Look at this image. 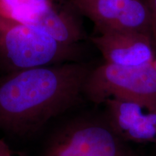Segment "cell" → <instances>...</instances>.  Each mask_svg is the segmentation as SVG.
Listing matches in <instances>:
<instances>
[{
  "instance_id": "6da1fadb",
  "label": "cell",
  "mask_w": 156,
  "mask_h": 156,
  "mask_svg": "<svg viewBox=\"0 0 156 156\" xmlns=\"http://www.w3.org/2000/svg\"><path fill=\"white\" fill-rule=\"evenodd\" d=\"M92 68L75 62L5 74L0 77V131L20 137L37 133L80 102Z\"/></svg>"
},
{
  "instance_id": "7a4b0ae2",
  "label": "cell",
  "mask_w": 156,
  "mask_h": 156,
  "mask_svg": "<svg viewBox=\"0 0 156 156\" xmlns=\"http://www.w3.org/2000/svg\"><path fill=\"white\" fill-rule=\"evenodd\" d=\"M79 45L63 44L44 30L0 15V69L5 74L80 62Z\"/></svg>"
},
{
  "instance_id": "3957f363",
  "label": "cell",
  "mask_w": 156,
  "mask_h": 156,
  "mask_svg": "<svg viewBox=\"0 0 156 156\" xmlns=\"http://www.w3.org/2000/svg\"><path fill=\"white\" fill-rule=\"evenodd\" d=\"M42 156H140L114 132L103 115L72 119L56 128Z\"/></svg>"
},
{
  "instance_id": "277c9868",
  "label": "cell",
  "mask_w": 156,
  "mask_h": 156,
  "mask_svg": "<svg viewBox=\"0 0 156 156\" xmlns=\"http://www.w3.org/2000/svg\"><path fill=\"white\" fill-rule=\"evenodd\" d=\"M84 98L97 105L115 98L156 112V72L152 62L140 66L104 63L91 69L84 87Z\"/></svg>"
},
{
  "instance_id": "5b68a950",
  "label": "cell",
  "mask_w": 156,
  "mask_h": 156,
  "mask_svg": "<svg viewBox=\"0 0 156 156\" xmlns=\"http://www.w3.org/2000/svg\"><path fill=\"white\" fill-rule=\"evenodd\" d=\"M69 2L78 12L94 23L99 33L136 31L151 36L145 0H73Z\"/></svg>"
},
{
  "instance_id": "8992f818",
  "label": "cell",
  "mask_w": 156,
  "mask_h": 156,
  "mask_svg": "<svg viewBox=\"0 0 156 156\" xmlns=\"http://www.w3.org/2000/svg\"><path fill=\"white\" fill-rule=\"evenodd\" d=\"M103 116L117 135L126 142L156 145V112L137 103L107 99Z\"/></svg>"
},
{
  "instance_id": "52a82bcc",
  "label": "cell",
  "mask_w": 156,
  "mask_h": 156,
  "mask_svg": "<svg viewBox=\"0 0 156 156\" xmlns=\"http://www.w3.org/2000/svg\"><path fill=\"white\" fill-rule=\"evenodd\" d=\"M106 63L119 66H140L155 58L151 36L136 31L108 30L90 38Z\"/></svg>"
},
{
  "instance_id": "ba28073f",
  "label": "cell",
  "mask_w": 156,
  "mask_h": 156,
  "mask_svg": "<svg viewBox=\"0 0 156 156\" xmlns=\"http://www.w3.org/2000/svg\"><path fill=\"white\" fill-rule=\"evenodd\" d=\"M75 11L76 9L73 5L71 7H62L54 3L33 26L44 30L63 44H78L85 38V33Z\"/></svg>"
},
{
  "instance_id": "9c48e42d",
  "label": "cell",
  "mask_w": 156,
  "mask_h": 156,
  "mask_svg": "<svg viewBox=\"0 0 156 156\" xmlns=\"http://www.w3.org/2000/svg\"><path fill=\"white\" fill-rule=\"evenodd\" d=\"M54 4V0H0V15L33 25Z\"/></svg>"
},
{
  "instance_id": "30bf717a",
  "label": "cell",
  "mask_w": 156,
  "mask_h": 156,
  "mask_svg": "<svg viewBox=\"0 0 156 156\" xmlns=\"http://www.w3.org/2000/svg\"><path fill=\"white\" fill-rule=\"evenodd\" d=\"M150 20H151V34L155 44H156V0H145Z\"/></svg>"
},
{
  "instance_id": "8fae6325",
  "label": "cell",
  "mask_w": 156,
  "mask_h": 156,
  "mask_svg": "<svg viewBox=\"0 0 156 156\" xmlns=\"http://www.w3.org/2000/svg\"><path fill=\"white\" fill-rule=\"evenodd\" d=\"M0 156H12V151L7 144L0 139Z\"/></svg>"
},
{
  "instance_id": "7c38bea8",
  "label": "cell",
  "mask_w": 156,
  "mask_h": 156,
  "mask_svg": "<svg viewBox=\"0 0 156 156\" xmlns=\"http://www.w3.org/2000/svg\"><path fill=\"white\" fill-rule=\"evenodd\" d=\"M152 64H153V66L154 69H155V72H156V58H154V60H153V61L152 62Z\"/></svg>"
},
{
  "instance_id": "4fadbf2b",
  "label": "cell",
  "mask_w": 156,
  "mask_h": 156,
  "mask_svg": "<svg viewBox=\"0 0 156 156\" xmlns=\"http://www.w3.org/2000/svg\"><path fill=\"white\" fill-rule=\"evenodd\" d=\"M69 1H73V0H69Z\"/></svg>"
},
{
  "instance_id": "5bb4252c",
  "label": "cell",
  "mask_w": 156,
  "mask_h": 156,
  "mask_svg": "<svg viewBox=\"0 0 156 156\" xmlns=\"http://www.w3.org/2000/svg\"><path fill=\"white\" fill-rule=\"evenodd\" d=\"M155 156H156V155H155Z\"/></svg>"
}]
</instances>
